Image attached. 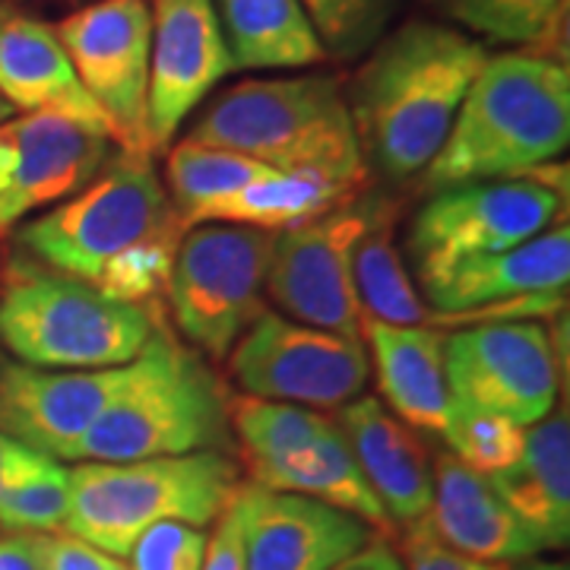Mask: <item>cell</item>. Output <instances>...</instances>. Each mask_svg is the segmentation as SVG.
Returning <instances> with one entry per match:
<instances>
[{
	"mask_svg": "<svg viewBox=\"0 0 570 570\" xmlns=\"http://www.w3.org/2000/svg\"><path fill=\"white\" fill-rule=\"evenodd\" d=\"M485 61V41L448 22L409 20L374 41L346 89L367 168L387 181L422 175Z\"/></svg>",
	"mask_w": 570,
	"mask_h": 570,
	"instance_id": "6da1fadb",
	"label": "cell"
},
{
	"mask_svg": "<svg viewBox=\"0 0 570 570\" xmlns=\"http://www.w3.org/2000/svg\"><path fill=\"white\" fill-rule=\"evenodd\" d=\"M570 142V70L535 51L494 55L469 86L448 140L425 168L428 190L527 178Z\"/></svg>",
	"mask_w": 570,
	"mask_h": 570,
	"instance_id": "7a4b0ae2",
	"label": "cell"
},
{
	"mask_svg": "<svg viewBox=\"0 0 570 570\" xmlns=\"http://www.w3.org/2000/svg\"><path fill=\"white\" fill-rule=\"evenodd\" d=\"M184 140L238 153L269 171L321 175L348 187L367 178L346 89L330 73L238 82L206 105Z\"/></svg>",
	"mask_w": 570,
	"mask_h": 570,
	"instance_id": "3957f363",
	"label": "cell"
},
{
	"mask_svg": "<svg viewBox=\"0 0 570 570\" xmlns=\"http://www.w3.org/2000/svg\"><path fill=\"white\" fill-rule=\"evenodd\" d=\"M242 491V469L223 450L153 456L134 463H77L63 532L127 558L159 523L209 527Z\"/></svg>",
	"mask_w": 570,
	"mask_h": 570,
	"instance_id": "277c9868",
	"label": "cell"
},
{
	"mask_svg": "<svg viewBox=\"0 0 570 570\" xmlns=\"http://www.w3.org/2000/svg\"><path fill=\"white\" fill-rule=\"evenodd\" d=\"M228 441V396L213 371L156 326L137 358V374L99 412L80 441L73 463H134L223 450Z\"/></svg>",
	"mask_w": 570,
	"mask_h": 570,
	"instance_id": "5b68a950",
	"label": "cell"
},
{
	"mask_svg": "<svg viewBox=\"0 0 570 570\" xmlns=\"http://www.w3.org/2000/svg\"><path fill=\"white\" fill-rule=\"evenodd\" d=\"M146 305L105 298L55 269L13 261L0 279V343L32 367L99 371L130 365L156 333Z\"/></svg>",
	"mask_w": 570,
	"mask_h": 570,
	"instance_id": "8992f818",
	"label": "cell"
},
{
	"mask_svg": "<svg viewBox=\"0 0 570 570\" xmlns=\"http://www.w3.org/2000/svg\"><path fill=\"white\" fill-rule=\"evenodd\" d=\"M181 228L153 159L118 156L99 178L22 225L17 245L32 264L89 283L127 247Z\"/></svg>",
	"mask_w": 570,
	"mask_h": 570,
	"instance_id": "52a82bcc",
	"label": "cell"
},
{
	"mask_svg": "<svg viewBox=\"0 0 570 570\" xmlns=\"http://www.w3.org/2000/svg\"><path fill=\"white\" fill-rule=\"evenodd\" d=\"M568 194L535 175L434 190L409 225V257L428 292L453 269L527 245L564 213Z\"/></svg>",
	"mask_w": 570,
	"mask_h": 570,
	"instance_id": "ba28073f",
	"label": "cell"
},
{
	"mask_svg": "<svg viewBox=\"0 0 570 570\" xmlns=\"http://www.w3.org/2000/svg\"><path fill=\"white\" fill-rule=\"evenodd\" d=\"M273 235L247 225L187 228L168 276V305L184 340L209 358H228L247 326L264 314Z\"/></svg>",
	"mask_w": 570,
	"mask_h": 570,
	"instance_id": "9c48e42d",
	"label": "cell"
},
{
	"mask_svg": "<svg viewBox=\"0 0 570 570\" xmlns=\"http://www.w3.org/2000/svg\"><path fill=\"white\" fill-rule=\"evenodd\" d=\"M228 367L245 396L343 409L365 390L371 358L362 340L264 311L232 346Z\"/></svg>",
	"mask_w": 570,
	"mask_h": 570,
	"instance_id": "30bf717a",
	"label": "cell"
},
{
	"mask_svg": "<svg viewBox=\"0 0 570 570\" xmlns=\"http://www.w3.org/2000/svg\"><path fill=\"white\" fill-rule=\"evenodd\" d=\"M377 204L381 197H352L311 223L273 235L266 292L279 311L298 324L362 340L355 250Z\"/></svg>",
	"mask_w": 570,
	"mask_h": 570,
	"instance_id": "8fae6325",
	"label": "cell"
},
{
	"mask_svg": "<svg viewBox=\"0 0 570 570\" xmlns=\"http://www.w3.org/2000/svg\"><path fill=\"white\" fill-rule=\"evenodd\" d=\"M82 89L99 105L111 142L124 156L149 153L146 99H149V55L153 17L149 0H99L55 29Z\"/></svg>",
	"mask_w": 570,
	"mask_h": 570,
	"instance_id": "7c38bea8",
	"label": "cell"
},
{
	"mask_svg": "<svg viewBox=\"0 0 570 570\" xmlns=\"http://www.w3.org/2000/svg\"><path fill=\"white\" fill-rule=\"evenodd\" d=\"M450 403L532 428L558 403V352L535 321H498L444 336Z\"/></svg>",
	"mask_w": 570,
	"mask_h": 570,
	"instance_id": "4fadbf2b",
	"label": "cell"
},
{
	"mask_svg": "<svg viewBox=\"0 0 570 570\" xmlns=\"http://www.w3.org/2000/svg\"><path fill=\"white\" fill-rule=\"evenodd\" d=\"M111 146L108 134L61 115L32 111L0 121V232L99 178Z\"/></svg>",
	"mask_w": 570,
	"mask_h": 570,
	"instance_id": "5bb4252c",
	"label": "cell"
},
{
	"mask_svg": "<svg viewBox=\"0 0 570 570\" xmlns=\"http://www.w3.org/2000/svg\"><path fill=\"white\" fill-rule=\"evenodd\" d=\"M153 55L146 134L149 153H163L184 121L235 70L213 0H149Z\"/></svg>",
	"mask_w": 570,
	"mask_h": 570,
	"instance_id": "9a60e30c",
	"label": "cell"
},
{
	"mask_svg": "<svg viewBox=\"0 0 570 570\" xmlns=\"http://www.w3.org/2000/svg\"><path fill=\"white\" fill-rule=\"evenodd\" d=\"M137 358L130 365L99 371H55L3 362L0 431L51 460H67L99 412L134 381Z\"/></svg>",
	"mask_w": 570,
	"mask_h": 570,
	"instance_id": "2e32d148",
	"label": "cell"
},
{
	"mask_svg": "<svg viewBox=\"0 0 570 570\" xmlns=\"http://www.w3.org/2000/svg\"><path fill=\"white\" fill-rule=\"evenodd\" d=\"M238 513L245 570H333L371 542V527L305 494L242 485Z\"/></svg>",
	"mask_w": 570,
	"mask_h": 570,
	"instance_id": "e0dca14e",
	"label": "cell"
},
{
	"mask_svg": "<svg viewBox=\"0 0 570 570\" xmlns=\"http://www.w3.org/2000/svg\"><path fill=\"white\" fill-rule=\"evenodd\" d=\"M570 285V228L558 223L527 245L510 247L482 261L453 269L438 285L422 292L431 324H475L491 307L530 298L542 292H561Z\"/></svg>",
	"mask_w": 570,
	"mask_h": 570,
	"instance_id": "ac0fdd59",
	"label": "cell"
},
{
	"mask_svg": "<svg viewBox=\"0 0 570 570\" xmlns=\"http://www.w3.org/2000/svg\"><path fill=\"white\" fill-rule=\"evenodd\" d=\"M0 99L20 115H61L108 134L102 111L82 89L55 26L10 3L0 7Z\"/></svg>",
	"mask_w": 570,
	"mask_h": 570,
	"instance_id": "d6986e66",
	"label": "cell"
},
{
	"mask_svg": "<svg viewBox=\"0 0 570 570\" xmlns=\"http://www.w3.org/2000/svg\"><path fill=\"white\" fill-rule=\"evenodd\" d=\"M352 456L371 491L387 510L390 523H422L431 510L434 466L415 428L400 422L381 400L358 396L340 412Z\"/></svg>",
	"mask_w": 570,
	"mask_h": 570,
	"instance_id": "ffe728a7",
	"label": "cell"
},
{
	"mask_svg": "<svg viewBox=\"0 0 570 570\" xmlns=\"http://www.w3.org/2000/svg\"><path fill=\"white\" fill-rule=\"evenodd\" d=\"M425 523L448 549L489 564H517L542 551L491 489L489 475L472 472L453 453L434 460V491Z\"/></svg>",
	"mask_w": 570,
	"mask_h": 570,
	"instance_id": "44dd1931",
	"label": "cell"
},
{
	"mask_svg": "<svg viewBox=\"0 0 570 570\" xmlns=\"http://www.w3.org/2000/svg\"><path fill=\"white\" fill-rule=\"evenodd\" d=\"M362 343H367V358H374L390 412L415 431L444 438L450 415L444 336L431 326L362 321Z\"/></svg>",
	"mask_w": 570,
	"mask_h": 570,
	"instance_id": "7402d4cb",
	"label": "cell"
},
{
	"mask_svg": "<svg viewBox=\"0 0 570 570\" xmlns=\"http://www.w3.org/2000/svg\"><path fill=\"white\" fill-rule=\"evenodd\" d=\"M491 489L527 527L535 546L568 549L570 542V425L568 412H551L527 428L520 460L489 475Z\"/></svg>",
	"mask_w": 570,
	"mask_h": 570,
	"instance_id": "603a6c76",
	"label": "cell"
},
{
	"mask_svg": "<svg viewBox=\"0 0 570 570\" xmlns=\"http://www.w3.org/2000/svg\"><path fill=\"white\" fill-rule=\"evenodd\" d=\"M235 70H307L326 61L302 0H213Z\"/></svg>",
	"mask_w": 570,
	"mask_h": 570,
	"instance_id": "cb8c5ba5",
	"label": "cell"
},
{
	"mask_svg": "<svg viewBox=\"0 0 570 570\" xmlns=\"http://www.w3.org/2000/svg\"><path fill=\"white\" fill-rule=\"evenodd\" d=\"M247 469H250V485L305 494L314 501H324L330 508L346 510L367 527H381V530L390 527L387 510L367 485V479L352 456L346 434L340 431L336 422L311 448L283 456V460L264 463V466Z\"/></svg>",
	"mask_w": 570,
	"mask_h": 570,
	"instance_id": "d4e9b609",
	"label": "cell"
},
{
	"mask_svg": "<svg viewBox=\"0 0 570 570\" xmlns=\"http://www.w3.org/2000/svg\"><path fill=\"white\" fill-rule=\"evenodd\" d=\"M358 187L330 181L321 175H288V171H266L257 181L245 184L223 204L206 209L200 223L247 225L261 232H285L324 216L336 206L348 204Z\"/></svg>",
	"mask_w": 570,
	"mask_h": 570,
	"instance_id": "484cf974",
	"label": "cell"
},
{
	"mask_svg": "<svg viewBox=\"0 0 570 570\" xmlns=\"http://www.w3.org/2000/svg\"><path fill=\"white\" fill-rule=\"evenodd\" d=\"M400 209L381 197L374 219L365 228L355 250V292L362 321H381L393 326H431V311L412 283L403 254L396 245Z\"/></svg>",
	"mask_w": 570,
	"mask_h": 570,
	"instance_id": "4316f807",
	"label": "cell"
},
{
	"mask_svg": "<svg viewBox=\"0 0 570 570\" xmlns=\"http://www.w3.org/2000/svg\"><path fill=\"white\" fill-rule=\"evenodd\" d=\"M428 7L472 39L517 45L523 51L558 58L568 36L570 0H425ZM568 63V61H564Z\"/></svg>",
	"mask_w": 570,
	"mask_h": 570,
	"instance_id": "83f0119b",
	"label": "cell"
},
{
	"mask_svg": "<svg viewBox=\"0 0 570 570\" xmlns=\"http://www.w3.org/2000/svg\"><path fill=\"white\" fill-rule=\"evenodd\" d=\"M266 171L269 168L254 159H245L238 153L181 140L165 159L163 184L178 219H181V228H194L206 209L223 204L225 197H232L245 184L257 181Z\"/></svg>",
	"mask_w": 570,
	"mask_h": 570,
	"instance_id": "f1b7e54d",
	"label": "cell"
},
{
	"mask_svg": "<svg viewBox=\"0 0 570 570\" xmlns=\"http://www.w3.org/2000/svg\"><path fill=\"white\" fill-rule=\"evenodd\" d=\"M228 425L245 450L247 466H264L311 448L333 422L307 406L273 403L242 393L228 400Z\"/></svg>",
	"mask_w": 570,
	"mask_h": 570,
	"instance_id": "f546056e",
	"label": "cell"
},
{
	"mask_svg": "<svg viewBox=\"0 0 570 570\" xmlns=\"http://www.w3.org/2000/svg\"><path fill=\"white\" fill-rule=\"evenodd\" d=\"M403 0H302L307 20L324 41L326 58L355 61L387 32Z\"/></svg>",
	"mask_w": 570,
	"mask_h": 570,
	"instance_id": "4dcf8cb0",
	"label": "cell"
},
{
	"mask_svg": "<svg viewBox=\"0 0 570 570\" xmlns=\"http://www.w3.org/2000/svg\"><path fill=\"white\" fill-rule=\"evenodd\" d=\"M70 510V469L41 456L39 466L0 494V527L10 532H63Z\"/></svg>",
	"mask_w": 570,
	"mask_h": 570,
	"instance_id": "1f68e13d",
	"label": "cell"
},
{
	"mask_svg": "<svg viewBox=\"0 0 570 570\" xmlns=\"http://www.w3.org/2000/svg\"><path fill=\"white\" fill-rule=\"evenodd\" d=\"M444 441L463 466L479 475H494L520 460L527 428L491 412H475V409L450 403Z\"/></svg>",
	"mask_w": 570,
	"mask_h": 570,
	"instance_id": "d6a6232c",
	"label": "cell"
},
{
	"mask_svg": "<svg viewBox=\"0 0 570 570\" xmlns=\"http://www.w3.org/2000/svg\"><path fill=\"white\" fill-rule=\"evenodd\" d=\"M178 242H181V228L163 232L156 238H146L140 245L127 247L99 269V276L92 279V288H99L105 298L127 302V305H146V302L159 298L168 288Z\"/></svg>",
	"mask_w": 570,
	"mask_h": 570,
	"instance_id": "836d02e7",
	"label": "cell"
},
{
	"mask_svg": "<svg viewBox=\"0 0 570 570\" xmlns=\"http://www.w3.org/2000/svg\"><path fill=\"white\" fill-rule=\"evenodd\" d=\"M209 535L187 523H159L127 551V570H200Z\"/></svg>",
	"mask_w": 570,
	"mask_h": 570,
	"instance_id": "e575fe53",
	"label": "cell"
},
{
	"mask_svg": "<svg viewBox=\"0 0 570 570\" xmlns=\"http://www.w3.org/2000/svg\"><path fill=\"white\" fill-rule=\"evenodd\" d=\"M406 570H508L510 564H489V561H475L460 551L448 549L425 520L406 527Z\"/></svg>",
	"mask_w": 570,
	"mask_h": 570,
	"instance_id": "d590c367",
	"label": "cell"
},
{
	"mask_svg": "<svg viewBox=\"0 0 570 570\" xmlns=\"http://www.w3.org/2000/svg\"><path fill=\"white\" fill-rule=\"evenodd\" d=\"M41 570H127L121 558L96 549L67 532H45L39 535Z\"/></svg>",
	"mask_w": 570,
	"mask_h": 570,
	"instance_id": "8d00e7d4",
	"label": "cell"
},
{
	"mask_svg": "<svg viewBox=\"0 0 570 570\" xmlns=\"http://www.w3.org/2000/svg\"><path fill=\"white\" fill-rule=\"evenodd\" d=\"M200 570H245V546H242V527L238 513L228 504L223 517L216 520V530L206 546L204 568Z\"/></svg>",
	"mask_w": 570,
	"mask_h": 570,
	"instance_id": "74e56055",
	"label": "cell"
},
{
	"mask_svg": "<svg viewBox=\"0 0 570 570\" xmlns=\"http://www.w3.org/2000/svg\"><path fill=\"white\" fill-rule=\"evenodd\" d=\"M41 456L45 453L26 448L17 438H10V434L0 431V494L7 489H13L22 475H29L32 469L39 466Z\"/></svg>",
	"mask_w": 570,
	"mask_h": 570,
	"instance_id": "f35d334b",
	"label": "cell"
},
{
	"mask_svg": "<svg viewBox=\"0 0 570 570\" xmlns=\"http://www.w3.org/2000/svg\"><path fill=\"white\" fill-rule=\"evenodd\" d=\"M0 570H41L39 532H10L0 539Z\"/></svg>",
	"mask_w": 570,
	"mask_h": 570,
	"instance_id": "ab89813d",
	"label": "cell"
},
{
	"mask_svg": "<svg viewBox=\"0 0 570 570\" xmlns=\"http://www.w3.org/2000/svg\"><path fill=\"white\" fill-rule=\"evenodd\" d=\"M333 570H406L403 568V558L390 546H381V542H367L365 549L358 554H352L348 561H343L340 568Z\"/></svg>",
	"mask_w": 570,
	"mask_h": 570,
	"instance_id": "60d3db41",
	"label": "cell"
},
{
	"mask_svg": "<svg viewBox=\"0 0 570 570\" xmlns=\"http://www.w3.org/2000/svg\"><path fill=\"white\" fill-rule=\"evenodd\" d=\"M508 570H570L568 561H551V558H527V561H517V564H510Z\"/></svg>",
	"mask_w": 570,
	"mask_h": 570,
	"instance_id": "b9f144b4",
	"label": "cell"
},
{
	"mask_svg": "<svg viewBox=\"0 0 570 570\" xmlns=\"http://www.w3.org/2000/svg\"><path fill=\"white\" fill-rule=\"evenodd\" d=\"M13 115H17V111H13L10 105L0 99V121H7V118H13Z\"/></svg>",
	"mask_w": 570,
	"mask_h": 570,
	"instance_id": "7bdbcfd3",
	"label": "cell"
}]
</instances>
